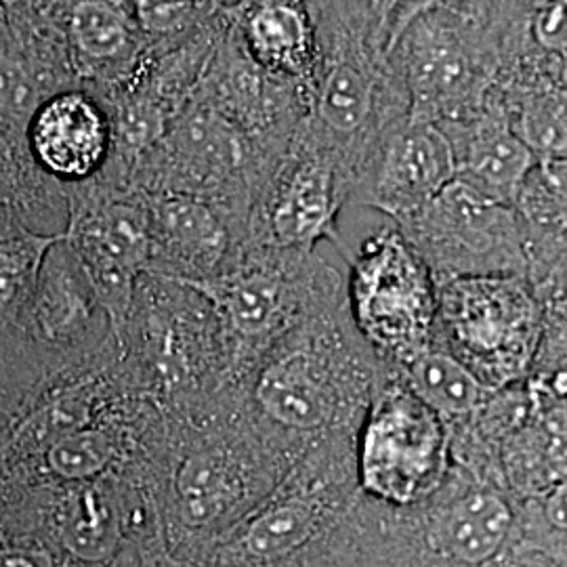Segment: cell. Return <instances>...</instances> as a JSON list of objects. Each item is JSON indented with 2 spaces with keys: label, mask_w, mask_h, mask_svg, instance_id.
Segmentation results:
<instances>
[{
  "label": "cell",
  "mask_w": 567,
  "mask_h": 567,
  "mask_svg": "<svg viewBox=\"0 0 567 567\" xmlns=\"http://www.w3.org/2000/svg\"><path fill=\"white\" fill-rule=\"evenodd\" d=\"M320 61L307 91L305 133L341 161L364 163L408 118V97L386 53V30L365 0H309Z\"/></svg>",
  "instance_id": "cell-1"
},
{
  "label": "cell",
  "mask_w": 567,
  "mask_h": 567,
  "mask_svg": "<svg viewBox=\"0 0 567 567\" xmlns=\"http://www.w3.org/2000/svg\"><path fill=\"white\" fill-rule=\"evenodd\" d=\"M389 58L408 97L410 121L446 126L484 107L498 82V58L486 23L446 11L410 21Z\"/></svg>",
  "instance_id": "cell-2"
},
{
  "label": "cell",
  "mask_w": 567,
  "mask_h": 567,
  "mask_svg": "<svg viewBox=\"0 0 567 567\" xmlns=\"http://www.w3.org/2000/svg\"><path fill=\"white\" fill-rule=\"evenodd\" d=\"M405 240L444 284L507 276L522 259L515 206L454 179L419 213L400 221Z\"/></svg>",
  "instance_id": "cell-3"
},
{
  "label": "cell",
  "mask_w": 567,
  "mask_h": 567,
  "mask_svg": "<svg viewBox=\"0 0 567 567\" xmlns=\"http://www.w3.org/2000/svg\"><path fill=\"white\" fill-rule=\"evenodd\" d=\"M431 271L400 229H383L360 248L353 274V311L370 341L410 362L426 349L437 307Z\"/></svg>",
  "instance_id": "cell-4"
},
{
  "label": "cell",
  "mask_w": 567,
  "mask_h": 567,
  "mask_svg": "<svg viewBox=\"0 0 567 567\" xmlns=\"http://www.w3.org/2000/svg\"><path fill=\"white\" fill-rule=\"evenodd\" d=\"M447 461L444 421L410 389H391L370 408L360 440L365 489L412 505L440 486Z\"/></svg>",
  "instance_id": "cell-5"
},
{
  "label": "cell",
  "mask_w": 567,
  "mask_h": 567,
  "mask_svg": "<svg viewBox=\"0 0 567 567\" xmlns=\"http://www.w3.org/2000/svg\"><path fill=\"white\" fill-rule=\"evenodd\" d=\"M440 301L456 358L484 385L508 381L526 364L534 313L517 280L508 276L450 280Z\"/></svg>",
  "instance_id": "cell-6"
},
{
  "label": "cell",
  "mask_w": 567,
  "mask_h": 567,
  "mask_svg": "<svg viewBox=\"0 0 567 567\" xmlns=\"http://www.w3.org/2000/svg\"><path fill=\"white\" fill-rule=\"evenodd\" d=\"M362 171L364 203L400 224L456 179V154L437 124L408 116L370 150Z\"/></svg>",
  "instance_id": "cell-7"
},
{
  "label": "cell",
  "mask_w": 567,
  "mask_h": 567,
  "mask_svg": "<svg viewBox=\"0 0 567 567\" xmlns=\"http://www.w3.org/2000/svg\"><path fill=\"white\" fill-rule=\"evenodd\" d=\"M297 158L284 171L269 206V231L284 248L309 250L337 238L341 206V156L313 142L303 126Z\"/></svg>",
  "instance_id": "cell-8"
},
{
  "label": "cell",
  "mask_w": 567,
  "mask_h": 567,
  "mask_svg": "<svg viewBox=\"0 0 567 567\" xmlns=\"http://www.w3.org/2000/svg\"><path fill=\"white\" fill-rule=\"evenodd\" d=\"M456 154V177L501 203L517 206L538 158L515 133L498 84L482 110L440 126Z\"/></svg>",
  "instance_id": "cell-9"
},
{
  "label": "cell",
  "mask_w": 567,
  "mask_h": 567,
  "mask_svg": "<svg viewBox=\"0 0 567 567\" xmlns=\"http://www.w3.org/2000/svg\"><path fill=\"white\" fill-rule=\"evenodd\" d=\"M487 32L501 84L567 81V0H494Z\"/></svg>",
  "instance_id": "cell-10"
},
{
  "label": "cell",
  "mask_w": 567,
  "mask_h": 567,
  "mask_svg": "<svg viewBox=\"0 0 567 567\" xmlns=\"http://www.w3.org/2000/svg\"><path fill=\"white\" fill-rule=\"evenodd\" d=\"M238 42L265 72L309 91L318 61V30L309 0H244Z\"/></svg>",
  "instance_id": "cell-11"
},
{
  "label": "cell",
  "mask_w": 567,
  "mask_h": 567,
  "mask_svg": "<svg viewBox=\"0 0 567 567\" xmlns=\"http://www.w3.org/2000/svg\"><path fill=\"white\" fill-rule=\"evenodd\" d=\"M82 261L91 286L114 324L131 303L133 280L150 259V225L137 208L112 206L81 231Z\"/></svg>",
  "instance_id": "cell-12"
},
{
  "label": "cell",
  "mask_w": 567,
  "mask_h": 567,
  "mask_svg": "<svg viewBox=\"0 0 567 567\" xmlns=\"http://www.w3.org/2000/svg\"><path fill=\"white\" fill-rule=\"evenodd\" d=\"M30 140L44 168L65 179H82L105 156L107 122L91 100L81 93H65L34 114Z\"/></svg>",
  "instance_id": "cell-13"
},
{
  "label": "cell",
  "mask_w": 567,
  "mask_h": 567,
  "mask_svg": "<svg viewBox=\"0 0 567 567\" xmlns=\"http://www.w3.org/2000/svg\"><path fill=\"white\" fill-rule=\"evenodd\" d=\"M513 524L507 501L494 489H468L435 513L426 532L431 548L463 566H484L498 555Z\"/></svg>",
  "instance_id": "cell-14"
},
{
  "label": "cell",
  "mask_w": 567,
  "mask_h": 567,
  "mask_svg": "<svg viewBox=\"0 0 567 567\" xmlns=\"http://www.w3.org/2000/svg\"><path fill=\"white\" fill-rule=\"evenodd\" d=\"M257 400L274 421L295 429H318L332 416L330 393L305 353H290L267 365Z\"/></svg>",
  "instance_id": "cell-15"
},
{
  "label": "cell",
  "mask_w": 567,
  "mask_h": 567,
  "mask_svg": "<svg viewBox=\"0 0 567 567\" xmlns=\"http://www.w3.org/2000/svg\"><path fill=\"white\" fill-rule=\"evenodd\" d=\"M515 133L538 161L567 156V81L496 82Z\"/></svg>",
  "instance_id": "cell-16"
},
{
  "label": "cell",
  "mask_w": 567,
  "mask_h": 567,
  "mask_svg": "<svg viewBox=\"0 0 567 567\" xmlns=\"http://www.w3.org/2000/svg\"><path fill=\"white\" fill-rule=\"evenodd\" d=\"M217 305L231 326L246 337H259L278 324L282 284L267 271H240L221 278H177Z\"/></svg>",
  "instance_id": "cell-17"
},
{
  "label": "cell",
  "mask_w": 567,
  "mask_h": 567,
  "mask_svg": "<svg viewBox=\"0 0 567 567\" xmlns=\"http://www.w3.org/2000/svg\"><path fill=\"white\" fill-rule=\"evenodd\" d=\"M175 150L183 166L198 179H221L246 156L238 122L213 107H194L175 131Z\"/></svg>",
  "instance_id": "cell-18"
},
{
  "label": "cell",
  "mask_w": 567,
  "mask_h": 567,
  "mask_svg": "<svg viewBox=\"0 0 567 567\" xmlns=\"http://www.w3.org/2000/svg\"><path fill=\"white\" fill-rule=\"evenodd\" d=\"M410 391L442 421L471 414L486 398L487 386L456 355L426 347L408 362Z\"/></svg>",
  "instance_id": "cell-19"
},
{
  "label": "cell",
  "mask_w": 567,
  "mask_h": 567,
  "mask_svg": "<svg viewBox=\"0 0 567 567\" xmlns=\"http://www.w3.org/2000/svg\"><path fill=\"white\" fill-rule=\"evenodd\" d=\"M156 224L166 246L183 261L210 269L221 261L227 231L206 204L189 196H173L158 204Z\"/></svg>",
  "instance_id": "cell-20"
},
{
  "label": "cell",
  "mask_w": 567,
  "mask_h": 567,
  "mask_svg": "<svg viewBox=\"0 0 567 567\" xmlns=\"http://www.w3.org/2000/svg\"><path fill=\"white\" fill-rule=\"evenodd\" d=\"M61 538L70 553L86 561H100L114 553L118 545V517L102 489H82L68 503Z\"/></svg>",
  "instance_id": "cell-21"
},
{
  "label": "cell",
  "mask_w": 567,
  "mask_h": 567,
  "mask_svg": "<svg viewBox=\"0 0 567 567\" xmlns=\"http://www.w3.org/2000/svg\"><path fill=\"white\" fill-rule=\"evenodd\" d=\"M177 494L189 524L213 522L234 498V477L224 456L196 454L185 461L177 475Z\"/></svg>",
  "instance_id": "cell-22"
},
{
  "label": "cell",
  "mask_w": 567,
  "mask_h": 567,
  "mask_svg": "<svg viewBox=\"0 0 567 567\" xmlns=\"http://www.w3.org/2000/svg\"><path fill=\"white\" fill-rule=\"evenodd\" d=\"M318 527V517L305 501H288L259 515L244 536V547L259 559H280L303 547Z\"/></svg>",
  "instance_id": "cell-23"
},
{
  "label": "cell",
  "mask_w": 567,
  "mask_h": 567,
  "mask_svg": "<svg viewBox=\"0 0 567 567\" xmlns=\"http://www.w3.org/2000/svg\"><path fill=\"white\" fill-rule=\"evenodd\" d=\"M72 39L89 60H116L133 47V21L110 0H81L72 11Z\"/></svg>",
  "instance_id": "cell-24"
},
{
  "label": "cell",
  "mask_w": 567,
  "mask_h": 567,
  "mask_svg": "<svg viewBox=\"0 0 567 567\" xmlns=\"http://www.w3.org/2000/svg\"><path fill=\"white\" fill-rule=\"evenodd\" d=\"M114 454V440L105 431L79 429L51 444L47 465L63 480H89L100 475L112 463Z\"/></svg>",
  "instance_id": "cell-25"
},
{
  "label": "cell",
  "mask_w": 567,
  "mask_h": 567,
  "mask_svg": "<svg viewBox=\"0 0 567 567\" xmlns=\"http://www.w3.org/2000/svg\"><path fill=\"white\" fill-rule=\"evenodd\" d=\"M58 238L23 236L0 240V311L9 309L32 284L44 252Z\"/></svg>",
  "instance_id": "cell-26"
},
{
  "label": "cell",
  "mask_w": 567,
  "mask_h": 567,
  "mask_svg": "<svg viewBox=\"0 0 567 567\" xmlns=\"http://www.w3.org/2000/svg\"><path fill=\"white\" fill-rule=\"evenodd\" d=\"M215 0H133L135 20L154 37H177L206 18Z\"/></svg>",
  "instance_id": "cell-27"
},
{
  "label": "cell",
  "mask_w": 567,
  "mask_h": 567,
  "mask_svg": "<svg viewBox=\"0 0 567 567\" xmlns=\"http://www.w3.org/2000/svg\"><path fill=\"white\" fill-rule=\"evenodd\" d=\"M519 198L543 200L547 213L567 217V156L538 161Z\"/></svg>",
  "instance_id": "cell-28"
},
{
  "label": "cell",
  "mask_w": 567,
  "mask_h": 567,
  "mask_svg": "<svg viewBox=\"0 0 567 567\" xmlns=\"http://www.w3.org/2000/svg\"><path fill=\"white\" fill-rule=\"evenodd\" d=\"M32 97L34 91L20 70L16 65L0 63V110L20 116L30 110Z\"/></svg>",
  "instance_id": "cell-29"
},
{
  "label": "cell",
  "mask_w": 567,
  "mask_h": 567,
  "mask_svg": "<svg viewBox=\"0 0 567 567\" xmlns=\"http://www.w3.org/2000/svg\"><path fill=\"white\" fill-rule=\"evenodd\" d=\"M545 515L550 526L567 534V475L548 492Z\"/></svg>",
  "instance_id": "cell-30"
},
{
  "label": "cell",
  "mask_w": 567,
  "mask_h": 567,
  "mask_svg": "<svg viewBox=\"0 0 567 567\" xmlns=\"http://www.w3.org/2000/svg\"><path fill=\"white\" fill-rule=\"evenodd\" d=\"M0 567H55L51 555L37 548H4L0 550Z\"/></svg>",
  "instance_id": "cell-31"
},
{
  "label": "cell",
  "mask_w": 567,
  "mask_h": 567,
  "mask_svg": "<svg viewBox=\"0 0 567 567\" xmlns=\"http://www.w3.org/2000/svg\"><path fill=\"white\" fill-rule=\"evenodd\" d=\"M365 2L374 11V16L381 20L383 28L386 30V37H389L398 16L404 11L412 0H365Z\"/></svg>",
  "instance_id": "cell-32"
},
{
  "label": "cell",
  "mask_w": 567,
  "mask_h": 567,
  "mask_svg": "<svg viewBox=\"0 0 567 567\" xmlns=\"http://www.w3.org/2000/svg\"><path fill=\"white\" fill-rule=\"evenodd\" d=\"M561 316H564V324H566L567 330V288L564 297H561Z\"/></svg>",
  "instance_id": "cell-33"
},
{
  "label": "cell",
  "mask_w": 567,
  "mask_h": 567,
  "mask_svg": "<svg viewBox=\"0 0 567 567\" xmlns=\"http://www.w3.org/2000/svg\"><path fill=\"white\" fill-rule=\"evenodd\" d=\"M0 166H2V156H0Z\"/></svg>",
  "instance_id": "cell-34"
}]
</instances>
